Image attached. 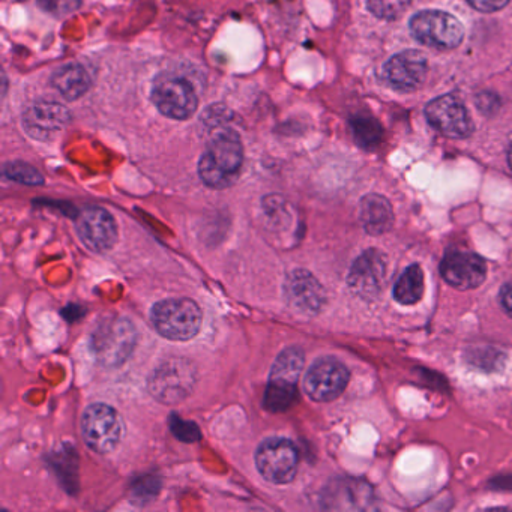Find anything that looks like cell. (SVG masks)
I'll return each mask as SVG.
<instances>
[{
	"label": "cell",
	"mask_w": 512,
	"mask_h": 512,
	"mask_svg": "<svg viewBox=\"0 0 512 512\" xmlns=\"http://www.w3.org/2000/svg\"><path fill=\"white\" fill-rule=\"evenodd\" d=\"M353 137L356 143L364 149H374L380 145L383 139V128L376 119L371 116H355L350 121Z\"/></svg>",
	"instance_id": "7402d4cb"
},
{
	"label": "cell",
	"mask_w": 512,
	"mask_h": 512,
	"mask_svg": "<svg viewBox=\"0 0 512 512\" xmlns=\"http://www.w3.org/2000/svg\"><path fill=\"white\" fill-rule=\"evenodd\" d=\"M77 233L83 244L95 253H106L118 241L115 218L106 209L88 206L77 217Z\"/></svg>",
	"instance_id": "5bb4252c"
},
{
	"label": "cell",
	"mask_w": 512,
	"mask_h": 512,
	"mask_svg": "<svg viewBox=\"0 0 512 512\" xmlns=\"http://www.w3.org/2000/svg\"><path fill=\"white\" fill-rule=\"evenodd\" d=\"M425 118L434 130L452 139H463L473 131L466 106L455 95H443L425 107Z\"/></svg>",
	"instance_id": "7c38bea8"
},
{
	"label": "cell",
	"mask_w": 512,
	"mask_h": 512,
	"mask_svg": "<svg viewBox=\"0 0 512 512\" xmlns=\"http://www.w3.org/2000/svg\"><path fill=\"white\" fill-rule=\"evenodd\" d=\"M467 2L470 7L481 11V13H494V11L502 10L509 0H467Z\"/></svg>",
	"instance_id": "83f0119b"
},
{
	"label": "cell",
	"mask_w": 512,
	"mask_h": 512,
	"mask_svg": "<svg viewBox=\"0 0 512 512\" xmlns=\"http://www.w3.org/2000/svg\"><path fill=\"white\" fill-rule=\"evenodd\" d=\"M367 7L379 19L394 20L410 7V0H367Z\"/></svg>",
	"instance_id": "cb8c5ba5"
},
{
	"label": "cell",
	"mask_w": 512,
	"mask_h": 512,
	"mask_svg": "<svg viewBox=\"0 0 512 512\" xmlns=\"http://www.w3.org/2000/svg\"><path fill=\"white\" fill-rule=\"evenodd\" d=\"M298 449L283 437L265 440L256 452V466L260 475L272 484H287L298 470Z\"/></svg>",
	"instance_id": "ba28073f"
},
{
	"label": "cell",
	"mask_w": 512,
	"mask_h": 512,
	"mask_svg": "<svg viewBox=\"0 0 512 512\" xmlns=\"http://www.w3.org/2000/svg\"><path fill=\"white\" fill-rule=\"evenodd\" d=\"M170 427H172L173 434L182 442H197L200 439V430L197 425L184 421L176 415L170 418Z\"/></svg>",
	"instance_id": "4316f807"
},
{
	"label": "cell",
	"mask_w": 512,
	"mask_h": 512,
	"mask_svg": "<svg viewBox=\"0 0 512 512\" xmlns=\"http://www.w3.org/2000/svg\"><path fill=\"white\" fill-rule=\"evenodd\" d=\"M359 220L368 235L380 236L389 232L394 224L391 203L379 194H368L361 200Z\"/></svg>",
	"instance_id": "d6986e66"
},
{
	"label": "cell",
	"mask_w": 512,
	"mask_h": 512,
	"mask_svg": "<svg viewBox=\"0 0 512 512\" xmlns=\"http://www.w3.org/2000/svg\"><path fill=\"white\" fill-rule=\"evenodd\" d=\"M424 271L419 265H410L394 286V299L401 305H415L424 295Z\"/></svg>",
	"instance_id": "44dd1931"
},
{
	"label": "cell",
	"mask_w": 512,
	"mask_h": 512,
	"mask_svg": "<svg viewBox=\"0 0 512 512\" xmlns=\"http://www.w3.org/2000/svg\"><path fill=\"white\" fill-rule=\"evenodd\" d=\"M155 329L173 341L191 340L202 328V310L188 298L164 299L154 305L151 313Z\"/></svg>",
	"instance_id": "277c9868"
},
{
	"label": "cell",
	"mask_w": 512,
	"mask_h": 512,
	"mask_svg": "<svg viewBox=\"0 0 512 512\" xmlns=\"http://www.w3.org/2000/svg\"><path fill=\"white\" fill-rule=\"evenodd\" d=\"M350 373L343 362L335 358H320L308 368L304 389L311 400L328 403L343 394Z\"/></svg>",
	"instance_id": "30bf717a"
},
{
	"label": "cell",
	"mask_w": 512,
	"mask_h": 512,
	"mask_svg": "<svg viewBox=\"0 0 512 512\" xmlns=\"http://www.w3.org/2000/svg\"><path fill=\"white\" fill-rule=\"evenodd\" d=\"M41 10L56 17L68 16L79 10L82 0H37Z\"/></svg>",
	"instance_id": "484cf974"
},
{
	"label": "cell",
	"mask_w": 512,
	"mask_h": 512,
	"mask_svg": "<svg viewBox=\"0 0 512 512\" xmlns=\"http://www.w3.org/2000/svg\"><path fill=\"white\" fill-rule=\"evenodd\" d=\"M244 161V149L236 131L220 128L211 137L205 154L199 161V176L203 184L223 190L235 184Z\"/></svg>",
	"instance_id": "6da1fadb"
},
{
	"label": "cell",
	"mask_w": 512,
	"mask_h": 512,
	"mask_svg": "<svg viewBox=\"0 0 512 512\" xmlns=\"http://www.w3.org/2000/svg\"><path fill=\"white\" fill-rule=\"evenodd\" d=\"M427 73V58L415 50L392 56L383 67V79L398 92H413L421 88Z\"/></svg>",
	"instance_id": "2e32d148"
},
{
	"label": "cell",
	"mask_w": 512,
	"mask_h": 512,
	"mask_svg": "<svg viewBox=\"0 0 512 512\" xmlns=\"http://www.w3.org/2000/svg\"><path fill=\"white\" fill-rule=\"evenodd\" d=\"M197 371L191 361L173 358L155 368L149 377V391L164 404L185 400L193 392Z\"/></svg>",
	"instance_id": "5b68a950"
},
{
	"label": "cell",
	"mask_w": 512,
	"mask_h": 512,
	"mask_svg": "<svg viewBox=\"0 0 512 512\" xmlns=\"http://www.w3.org/2000/svg\"><path fill=\"white\" fill-rule=\"evenodd\" d=\"M443 280L458 290L481 286L487 278V263L482 257L467 251H451L440 263Z\"/></svg>",
	"instance_id": "ac0fdd59"
},
{
	"label": "cell",
	"mask_w": 512,
	"mask_h": 512,
	"mask_svg": "<svg viewBox=\"0 0 512 512\" xmlns=\"http://www.w3.org/2000/svg\"><path fill=\"white\" fill-rule=\"evenodd\" d=\"M136 341V328L130 320L125 317H109L92 334L91 349L101 365L115 368L130 358Z\"/></svg>",
	"instance_id": "7a4b0ae2"
},
{
	"label": "cell",
	"mask_w": 512,
	"mask_h": 512,
	"mask_svg": "<svg viewBox=\"0 0 512 512\" xmlns=\"http://www.w3.org/2000/svg\"><path fill=\"white\" fill-rule=\"evenodd\" d=\"M67 107L55 101H38L23 113V128L32 139L47 142L55 139L70 124Z\"/></svg>",
	"instance_id": "e0dca14e"
},
{
	"label": "cell",
	"mask_w": 512,
	"mask_h": 512,
	"mask_svg": "<svg viewBox=\"0 0 512 512\" xmlns=\"http://www.w3.org/2000/svg\"><path fill=\"white\" fill-rule=\"evenodd\" d=\"M5 175L13 181L26 185H41L44 182L43 175L35 167L25 163H10L5 166Z\"/></svg>",
	"instance_id": "d4e9b609"
},
{
	"label": "cell",
	"mask_w": 512,
	"mask_h": 512,
	"mask_svg": "<svg viewBox=\"0 0 512 512\" xmlns=\"http://www.w3.org/2000/svg\"><path fill=\"white\" fill-rule=\"evenodd\" d=\"M152 101L167 118L185 121L197 110V95L193 86L176 76H163L155 82Z\"/></svg>",
	"instance_id": "9c48e42d"
},
{
	"label": "cell",
	"mask_w": 512,
	"mask_h": 512,
	"mask_svg": "<svg viewBox=\"0 0 512 512\" xmlns=\"http://www.w3.org/2000/svg\"><path fill=\"white\" fill-rule=\"evenodd\" d=\"M386 271H388L386 257L379 250L371 248L353 262L347 275L349 289L359 298L371 301L382 292Z\"/></svg>",
	"instance_id": "4fadbf2b"
},
{
	"label": "cell",
	"mask_w": 512,
	"mask_h": 512,
	"mask_svg": "<svg viewBox=\"0 0 512 512\" xmlns=\"http://www.w3.org/2000/svg\"><path fill=\"white\" fill-rule=\"evenodd\" d=\"M284 298L289 308L307 317L316 316L326 301L322 284L304 269H296L287 275Z\"/></svg>",
	"instance_id": "9a60e30c"
},
{
	"label": "cell",
	"mask_w": 512,
	"mask_h": 512,
	"mask_svg": "<svg viewBox=\"0 0 512 512\" xmlns=\"http://www.w3.org/2000/svg\"><path fill=\"white\" fill-rule=\"evenodd\" d=\"M83 437L92 451L109 454L121 442V416L107 404H92L83 413Z\"/></svg>",
	"instance_id": "52a82bcc"
},
{
	"label": "cell",
	"mask_w": 512,
	"mask_h": 512,
	"mask_svg": "<svg viewBox=\"0 0 512 512\" xmlns=\"http://www.w3.org/2000/svg\"><path fill=\"white\" fill-rule=\"evenodd\" d=\"M52 85L62 97L76 101L91 88V77L82 65H65L53 74Z\"/></svg>",
	"instance_id": "ffe728a7"
},
{
	"label": "cell",
	"mask_w": 512,
	"mask_h": 512,
	"mask_svg": "<svg viewBox=\"0 0 512 512\" xmlns=\"http://www.w3.org/2000/svg\"><path fill=\"white\" fill-rule=\"evenodd\" d=\"M499 301L503 310L506 311V314L512 317V281H509V283H506L505 286L500 289Z\"/></svg>",
	"instance_id": "f546056e"
},
{
	"label": "cell",
	"mask_w": 512,
	"mask_h": 512,
	"mask_svg": "<svg viewBox=\"0 0 512 512\" xmlns=\"http://www.w3.org/2000/svg\"><path fill=\"white\" fill-rule=\"evenodd\" d=\"M304 368V352L298 347L284 350L269 376L263 404L272 413L286 412L298 397V380Z\"/></svg>",
	"instance_id": "3957f363"
},
{
	"label": "cell",
	"mask_w": 512,
	"mask_h": 512,
	"mask_svg": "<svg viewBox=\"0 0 512 512\" xmlns=\"http://www.w3.org/2000/svg\"><path fill=\"white\" fill-rule=\"evenodd\" d=\"M410 34L424 46L451 50L460 46L464 28L457 17L443 11H421L410 20Z\"/></svg>",
	"instance_id": "8992f818"
},
{
	"label": "cell",
	"mask_w": 512,
	"mask_h": 512,
	"mask_svg": "<svg viewBox=\"0 0 512 512\" xmlns=\"http://www.w3.org/2000/svg\"><path fill=\"white\" fill-rule=\"evenodd\" d=\"M508 164H509V167H511V170H512V145H511V148H509V151H508Z\"/></svg>",
	"instance_id": "4dcf8cb0"
},
{
	"label": "cell",
	"mask_w": 512,
	"mask_h": 512,
	"mask_svg": "<svg viewBox=\"0 0 512 512\" xmlns=\"http://www.w3.org/2000/svg\"><path fill=\"white\" fill-rule=\"evenodd\" d=\"M478 107L482 113H491L499 107V100L496 95L484 92V94L478 95Z\"/></svg>",
	"instance_id": "f1b7e54d"
},
{
	"label": "cell",
	"mask_w": 512,
	"mask_h": 512,
	"mask_svg": "<svg viewBox=\"0 0 512 512\" xmlns=\"http://www.w3.org/2000/svg\"><path fill=\"white\" fill-rule=\"evenodd\" d=\"M466 361L478 370L496 371L502 367L505 361V355L499 350L491 349V347H481V349H472L466 353Z\"/></svg>",
	"instance_id": "603a6c76"
},
{
	"label": "cell",
	"mask_w": 512,
	"mask_h": 512,
	"mask_svg": "<svg viewBox=\"0 0 512 512\" xmlns=\"http://www.w3.org/2000/svg\"><path fill=\"white\" fill-rule=\"evenodd\" d=\"M320 502L331 511H367L374 508V491L358 478H337L323 488Z\"/></svg>",
	"instance_id": "8fae6325"
}]
</instances>
